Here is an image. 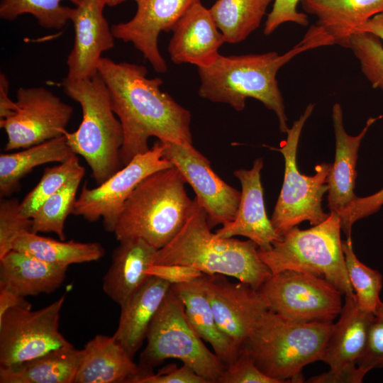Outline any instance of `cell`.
Here are the masks:
<instances>
[{
  "label": "cell",
  "mask_w": 383,
  "mask_h": 383,
  "mask_svg": "<svg viewBox=\"0 0 383 383\" xmlns=\"http://www.w3.org/2000/svg\"><path fill=\"white\" fill-rule=\"evenodd\" d=\"M349 48L372 87L383 91V45L380 39L369 33H356L350 38Z\"/></svg>",
  "instance_id": "cell-36"
},
{
  "label": "cell",
  "mask_w": 383,
  "mask_h": 383,
  "mask_svg": "<svg viewBox=\"0 0 383 383\" xmlns=\"http://www.w3.org/2000/svg\"><path fill=\"white\" fill-rule=\"evenodd\" d=\"M65 93L78 102L82 120L77 131L65 133L68 145L89 166L97 184L121 169L120 152L123 143L121 123L113 112L108 88L99 76L62 82Z\"/></svg>",
  "instance_id": "cell-6"
},
{
  "label": "cell",
  "mask_w": 383,
  "mask_h": 383,
  "mask_svg": "<svg viewBox=\"0 0 383 383\" xmlns=\"http://www.w3.org/2000/svg\"><path fill=\"white\" fill-rule=\"evenodd\" d=\"M106 4L102 0H82L75 8L70 21L74 30V42L67 57V78L89 79L98 74L101 54L114 46V36L104 16Z\"/></svg>",
  "instance_id": "cell-17"
},
{
  "label": "cell",
  "mask_w": 383,
  "mask_h": 383,
  "mask_svg": "<svg viewBox=\"0 0 383 383\" xmlns=\"http://www.w3.org/2000/svg\"><path fill=\"white\" fill-rule=\"evenodd\" d=\"M383 205V188L365 197H357L342 213L338 214L341 230L347 238L351 236L352 226L361 218L377 212Z\"/></svg>",
  "instance_id": "cell-41"
},
{
  "label": "cell",
  "mask_w": 383,
  "mask_h": 383,
  "mask_svg": "<svg viewBox=\"0 0 383 383\" xmlns=\"http://www.w3.org/2000/svg\"><path fill=\"white\" fill-rule=\"evenodd\" d=\"M382 116L370 117L357 135H349L343 126L341 105L335 103L332 109V120L335 139V155L326 179L328 207L331 212L340 214L357 198L354 193L357 177L356 165L360 143L370 128Z\"/></svg>",
  "instance_id": "cell-20"
},
{
  "label": "cell",
  "mask_w": 383,
  "mask_h": 383,
  "mask_svg": "<svg viewBox=\"0 0 383 383\" xmlns=\"http://www.w3.org/2000/svg\"><path fill=\"white\" fill-rule=\"evenodd\" d=\"M342 248L357 304L361 309L374 313L382 302L379 295L383 285L382 275L358 260L353 250L351 236L342 240Z\"/></svg>",
  "instance_id": "cell-33"
},
{
  "label": "cell",
  "mask_w": 383,
  "mask_h": 383,
  "mask_svg": "<svg viewBox=\"0 0 383 383\" xmlns=\"http://www.w3.org/2000/svg\"><path fill=\"white\" fill-rule=\"evenodd\" d=\"M262 158H257L251 169H238L233 174L241 184V196L235 218L216 230L221 238L244 236L257 244L259 250H268L281 238L268 218L261 183Z\"/></svg>",
  "instance_id": "cell-18"
},
{
  "label": "cell",
  "mask_w": 383,
  "mask_h": 383,
  "mask_svg": "<svg viewBox=\"0 0 383 383\" xmlns=\"http://www.w3.org/2000/svg\"><path fill=\"white\" fill-rule=\"evenodd\" d=\"M30 304L25 300L12 292L0 288V317L9 309L19 305Z\"/></svg>",
  "instance_id": "cell-46"
},
{
  "label": "cell",
  "mask_w": 383,
  "mask_h": 383,
  "mask_svg": "<svg viewBox=\"0 0 383 383\" xmlns=\"http://www.w3.org/2000/svg\"><path fill=\"white\" fill-rule=\"evenodd\" d=\"M274 0H217L209 9L225 43H239L256 30Z\"/></svg>",
  "instance_id": "cell-31"
},
{
  "label": "cell",
  "mask_w": 383,
  "mask_h": 383,
  "mask_svg": "<svg viewBox=\"0 0 383 383\" xmlns=\"http://www.w3.org/2000/svg\"><path fill=\"white\" fill-rule=\"evenodd\" d=\"M303 10L317 18L316 25L335 45L349 48L351 36L373 16L383 12V0H301Z\"/></svg>",
  "instance_id": "cell-27"
},
{
  "label": "cell",
  "mask_w": 383,
  "mask_h": 383,
  "mask_svg": "<svg viewBox=\"0 0 383 383\" xmlns=\"http://www.w3.org/2000/svg\"><path fill=\"white\" fill-rule=\"evenodd\" d=\"M357 366L367 373L383 368V302L374 312L365 349L357 360Z\"/></svg>",
  "instance_id": "cell-39"
},
{
  "label": "cell",
  "mask_w": 383,
  "mask_h": 383,
  "mask_svg": "<svg viewBox=\"0 0 383 383\" xmlns=\"http://www.w3.org/2000/svg\"><path fill=\"white\" fill-rule=\"evenodd\" d=\"M171 289L182 302L186 316L197 335L211 345L226 367L233 362L240 348L217 324L208 296L204 274L194 281L171 285Z\"/></svg>",
  "instance_id": "cell-26"
},
{
  "label": "cell",
  "mask_w": 383,
  "mask_h": 383,
  "mask_svg": "<svg viewBox=\"0 0 383 383\" xmlns=\"http://www.w3.org/2000/svg\"><path fill=\"white\" fill-rule=\"evenodd\" d=\"M366 372L358 367L354 370L332 371L310 377L306 382L310 383H361Z\"/></svg>",
  "instance_id": "cell-44"
},
{
  "label": "cell",
  "mask_w": 383,
  "mask_h": 383,
  "mask_svg": "<svg viewBox=\"0 0 383 383\" xmlns=\"http://www.w3.org/2000/svg\"><path fill=\"white\" fill-rule=\"evenodd\" d=\"M333 322H296L270 311L259 319L240 349L279 382H304L302 370L322 360Z\"/></svg>",
  "instance_id": "cell-5"
},
{
  "label": "cell",
  "mask_w": 383,
  "mask_h": 383,
  "mask_svg": "<svg viewBox=\"0 0 383 383\" xmlns=\"http://www.w3.org/2000/svg\"><path fill=\"white\" fill-rule=\"evenodd\" d=\"M74 152L65 135L0 155V194L9 196L20 189V181L33 169L50 162H62Z\"/></svg>",
  "instance_id": "cell-29"
},
{
  "label": "cell",
  "mask_w": 383,
  "mask_h": 383,
  "mask_svg": "<svg viewBox=\"0 0 383 383\" xmlns=\"http://www.w3.org/2000/svg\"><path fill=\"white\" fill-rule=\"evenodd\" d=\"M309 104L300 117L288 129L287 139L280 143V152L284 159V176L279 196L271 218L278 235H282L303 221L311 226L325 221L329 213L323 211L321 202L328 192L326 179L331 163L323 162L316 166L313 175L301 174L297 167V148L303 127L314 109Z\"/></svg>",
  "instance_id": "cell-9"
},
{
  "label": "cell",
  "mask_w": 383,
  "mask_h": 383,
  "mask_svg": "<svg viewBox=\"0 0 383 383\" xmlns=\"http://www.w3.org/2000/svg\"><path fill=\"white\" fill-rule=\"evenodd\" d=\"M211 306L221 331L240 348L268 311L258 289L240 282H232L223 274H205Z\"/></svg>",
  "instance_id": "cell-15"
},
{
  "label": "cell",
  "mask_w": 383,
  "mask_h": 383,
  "mask_svg": "<svg viewBox=\"0 0 383 383\" xmlns=\"http://www.w3.org/2000/svg\"><path fill=\"white\" fill-rule=\"evenodd\" d=\"M338 215L331 212L323 222L306 230L297 226L273 243L260 257L272 274L284 270L304 272L327 279L344 296L355 294L348 274L340 239Z\"/></svg>",
  "instance_id": "cell-7"
},
{
  "label": "cell",
  "mask_w": 383,
  "mask_h": 383,
  "mask_svg": "<svg viewBox=\"0 0 383 383\" xmlns=\"http://www.w3.org/2000/svg\"><path fill=\"white\" fill-rule=\"evenodd\" d=\"M333 45L332 37L313 24L297 44L282 55L275 51L230 56L219 54L212 65L198 68L199 95L213 102L227 104L237 111L244 109L248 98L255 99L275 113L280 131L287 133V116L277 80L279 70L303 52Z\"/></svg>",
  "instance_id": "cell-2"
},
{
  "label": "cell",
  "mask_w": 383,
  "mask_h": 383,
  "mask_svg": "<svg viewBox=\"0 0 383 383\" xmlns=\"http://www.w3.org/2000/svg\"><path fill=\"white\" fill-rule=\"evenodd\" d=\"M131 383H209L199 375L194 370L183 364L177 367L176 364L165 366L157 373L152 372L137 375Z\"/></svg>",
  "instance_id": "cell-42"
},
{
  "label": "cell",
  "mask_w": 383,
  "mask_h": 383,
  "mask_svg": "<svg viewBox=\"0 0 383 383\" xmlns=\"http://www.w3.org/2000/svg\"><path fill=\"white\" fill-rule=\"evenodd\" d=\"M163 150V143L158 140L97 187L89 188L84 184L72 213L89 222L101 218L104 228L113 233L125 203L137 185L153 172L173 166Z\"/></svg>",
  "instance_id": "cell-12"
},
{
  "label": "cell",
  "mask_w": 383,
  "mask_h": 383,
  "mask_svg": "<svg viewBox=\"0 0 383 383\" xmlns=\"http://www.w3.org/2000/svg\"><path fill=\"white\" fill-rule=\"evenodd\" d=\"M374 313L361 309L355 294L345 296L340 318L333 324L321 361L332 371L357 367L367 344Z\"/></svg>",
  "instance_id": "cell-21"
},
{
  "label": "cell",
  "mask_w": 383,
  "mask_h": 383,
  "mask_svg": "<svg viewBox=\"0 0 383 383\" xmlns=\"http://www.w3.org/2000/svg\"><path fill=\"white\" fill-rule=\"evenodd\" d=\"M360 32L369 33L383 40V12L371 18L359 27L355 33Z\"/></svg>",
  "instance_id": "cell-47"
},
{
  "label": "cell",
  "mask_w": 383,
  "mask_h": 383,
  "mask_svg": "<svg viewBox=\"0 0 383 383\" xmlns=\"http://www.w3.org/2000/svg\"><path fill=\"white\" fill-rule=\"evenodd\" d=\"M147 344L140 355L139 375L167 359H178L209 383H218L226 365L203 343L191 326L181 300L171 287L153 317Z\"/></svg>",
  "instance_id": "cell-8"
},
{
  "label": "cell",
  "mask_w": 383,
  "mask_h": 383,
  "mask_svg": "<svg viewBox=\"0 0 383 383\" xmlns=\"http://www.w3.org/2000/svg\"><path fill=\"white\" fill-rule=\"evenodd\" d=\"M218 383H279L262 372L250 355L240 349L238 357L227 366Z\"/></svg>",
  "instance_id": "cell-38"
},
{
  "label": "cell",
  "mask_w": 383,
  "mask_h": 383,
  "mask_svg": "<svg viewBox=\"0 0 383 383\" xmlns=\"http://www.w3.org/2000/svg\"><path fill=\"white\" fill-rule=\"evenodd\" d=\"M268 310L296 322H333L343 294L323 277L296 271L272 274L258 289Z\"/></svg>",
  "instance_id": "cell-10"
},
{
  "label": "cell",
  "mask_w": 383,
  "mask_h": 383,
  "mask_svg": "<svg viewBox=\"0 0 383 383\" xmlns=\"http://www.w3.org/2000/svg\"><path fill=\"white\" fill-rule=\"evenodd\" d=\"M83 168L76 154L58 165L46 168L36 186L20 202L21 213L31 218L47 199Z\"/></svg>",
  "instance_id": "cell-35"
},
{
  "label": "cell",
  "mask_w": 383,
  "mask_h": 383,
  "mask_svg": "<svg viewBox=\"0 0 383 383\" xmlns=\"http://www.w3.org/2000/svg\"><path fill=\"white\" fill-rule=\"evenodd\" d=\"M211 230L206 211L195 196L190 216L174 238L157 250L154 264L194 267L205 274L235 278L255 289L271 277L255 243L221 238Z\"/></svg>",
  "instance_id": "cell-3"
},
{
  "label": "cell",
  "mask_w": 383,
  "mask_h": 383,
  "mask_svg": "<svg viewBox=\"0 0 383 383\" xmlns=\"http://www.w3.org/2000/svg\"><path fill=\"white\" fill-rule=\"evenodd\" d=\"M168 45L171 60L199 67L212 65L225 43L209 9L201 2L192 6L175 23Z\"/></svg>",
  "instance_id": "cell-19"
},
{
  "label": "cell",
  "mask_w": 383,
  "mask_h": 383,
  "mask_svg": "<svg viewBox=\"0 0 383 383\" xmlns=\"http://www.w3.org/2000/svg\"><path fill=\"white\" fill-rule=\"evenodd\" d=\"M137 5L134 16L127 22L111 26L115 38L131 43L139 50L155 72L167 70L158 48L160 33L170 32L177 20L201 0H133Z\"/></svg>",
  "instance_id": "cell-16"
},
{
  "label": "cell",
  "mask_w": 383,
  "mask_h": 383,
  "mask_svg": "<svg viewBox=\"0 0 383 383\" xmlns=\"http://www.w3.org/2000/svg\"><path fill=\"white\" fill-rule=\"evenodd\" d=\"M13 250L67 267L72 264L97 261L105 254L99 243L57 240L31 231L21 234L13 242Z\"/></svg>",
  "instance_id": "cell-30"
},
{
  "label": "cell",
  "mask_w": 383,
  "mask_h": 383,
  "mask_svg": "<svg viewBox=\"0 0 383 383\" xmlns=\"http://www.w3.org/2000/svg\"><path fill=\"white\" fill-rule=\"evenodd\" d=\"M32 220L24 216L16 198L0 201V259L13 250V243L23 233L31 231Z\"/></svg>",
  "instance_id": "cell-37"
},
{
  "label": "cell",
  "mask_w": 383,
  "mask_h": 383,
  "mask_svg": "<svg viewBox=\"0 0 383 383\" xmlns=\"http://www.w3.org/2000/svg\"><path fill=\"white\" fill-rule=\"evenodd\" d=\"M9 82L4 73L0 74V120L13 116L17 111L16 102L9 95Z\"/></svg>",
  "instance_id": "cell-45"
},
{
  "label": "cell",
  "mask_w": 383,
  "mask_h": 383,
  "mask_svg": "<svg viewBox=\"0 0 383 383\" xmlns=\"http://www.w3.org/2000/svg\"><path fill=\"white\" fill-rule=\"evenodd\" d=\"M170 287L169 282L150 276L121 306L118 325L113 336L133 359L146 339L150 323Z\"/></svg>",
  "instance_id": "cell-25"
},
{
  "label": "cell",
  "mask_w": 383,
  "mask_h": 383,
  "mask_svg": "<svg viewBox=\"0 0 383 383\" xmlns=\"http://www.w3.org/2000/svg\"><path fill=\"white\" fill-rule=\"evenodd\" d=\"M98 74L108 88L112 109L122 126V166L150 149V137L161 142L192 144L190 111L161 90L160 78H148L145 66L101 57Z\"/></svg>",
  "instance_id": "cell-1"
},
{
  "label": "cell",
  "mask_w": 383,
  "mask_h": 383,
  "mask_svg": "<svg viewBox=\"0 0 383 383\" xmlns=\"http://www.w3.org/2000/svg\"><path fill=\"white\" fill-rule=\"evenodd\" d=\"M82 350L74 383H131L140 374L138 365L113 335H96Z\"/></svg>",
  "instance_id": "cell-24"
},
{
  "label": "cell",
  "mask_w": 383,
  "mask_h": 383,
  "mask_svg": "<svg viewBox=\"0 0 383 383\" xmlns=\"http://www.w3.org/2000/svg\"><path fill=\"white\" fill-rule=\"evenodd\" d=\"M147 274L162 279L171 285L189 282L204 275L194 267L177 264H153L148 268Z\"/></svg>",
  "instance_id": "cell-43"
},
{
  "label": "cell",
  "mask_w": 383,
  "mask_h": 383,
  "mask_svg": "<svg viewBox=\"0 0 383 383\" xmlns=\"http://www.w3.org/2000/svg\"><path fill=\"white\" fill-rule=\"evenodd\" d=\"M65 294L39 310L19 305L0 317V367H11L51 350L72 346L59 331Z\"/></svg>",
  "instance_id": "cell-11"
},
{
  "label": "cell",
  "mask_w": 383,
  "mask_h": 383,
  "mask_svg": "<svg viewBox=\"0 0 383 383\" xmlns=\"http://www.w3.org/2000/svg\"><path fill=\"white\" fill-rule=\"evenodd\" d=\"M84 172V168L79 171L40 205L31 218V232L54 233L65 240V223L68 215L72 213Z\"/></svg>",
  "instance_id": "cell-32"
},
{
  "label": "cell",
  "mask_w": 383,
  "mask_h": 383,
  "mask_svg": "<svg viewBox=\"0 0 383 383\" xmlns=\"http://www.w3.org/2000/svg\"><path fill=\"white\" fill-rule=\"evenodd\" d=\"M64 0H1L0 17L13 21L23 14H30L40 26L49 29H61L69 21L73 8L62 5ZM75 6L82 0H67Z\"/></svg>",
  "instance_id": "cell-34"
},
{
  "label": "cell",
  "mask_w": 383,
  "mask_h": 383,
  "mask_svg": "<svg viewBox=\"0 0 383 383\" xmlns=\"http://www.w3.org/2000/svg\"><path fill=\"white\" fill-rule=\"evenodd\" d=\"M83 350L73 345L21 363L0 367L1 383H74Z\"/></svg>",
  "instance_id": "cell-28"
},
{
  "label": "cell",
  "mask_w": 383,
  "mask_h": 383,
  "mask_svg": "<svg viewBox=\"0 0 383 383\" xmlns=\"http://www.w3.org/2000/svg\"><path fill=\"white\" fill-rule=\"evenodd\" d=\"M185 183L174 166L143 179L118 218L113 231L117 240L141 238L157 250L170 243L193 210Z\"/></svg>",
  "instance_id": "cell-4"
},
{
  "label": "cell",
  "mask_w": 383,
  "mask_h": 383,
  "mask_svg": "<svg viewBox=\"0 0 383 383\" xmlns=\"http://www.w3.org/2000/svg\"><path fill=\"white\" fill-rule=\"evenodd\" d=\"M301 0H274L271 11L267 15L263 33L269 35L282 24L294 23L301 26L309 23L306 13L297 11V5Z\"/></svg>",
  "instance_id": "cell-40"
},
{
  "label": "cell",
  "mask_w": 383,
  "mask_h": 383,
  "mask_svg": "<svg viewBox=\"0 0 383 383\" xmlns=\"http://www.w3.org/2000/svg\"><path fill=\"white\" fill-rule=\"evenodd\" d=\"M162 143L164 157L179 171L204 207L209 227L212 229L233 221L241 192L221 179L212 170L209 160L192 144Z\"/></svg>",
  "instance_id": "cell-14"
},
{
  "label": "cell",
  "mask_w": 383,
  "mask_h": 383,
  "mask_svg": "<svg viewBox=\"0 0 383 383\" xmlns=\"http://www.w3.org/2000/svg\"><path fill=\"white\" fill-rule=\"evenodd\" d=\"M157 249L141 238L120 241L113 252L111 265L103 278V290L120 306L148 280Z\"/></svg>",
  "instance_id": "cell-22"
},
{
  "label": "cell",
  "mask_w": 383,
  "mask_h": 383,
  "mask_svg": "<svg viewBox=\"0 0 383 383\" xmlns=\"http://www.w3.org/2000/svg\"><path fill=\"white\" fill-rule=\"evenodd\" d=\"M17 111L0 127L7 135L5 150L26 148L64 135L73 108L44 87H20Z\"/></svg>",
  "instance_id": "cell-13"
},
{
  "label": "cell",
  "mask_w": 383,
  "mask_h": 383,
  "mask_svg": "<svg viewBox=\"0 0 383 383\" xmlns=\"http://www.w3.org/2000/svg\"><path fill=\"white\" fill-rule=\"evenodd\" d=\"M109 6H117L126 0H102Z\"/></svg>",
  "instance_id": "cell-48"
},
{
  "label": "cell",
  "mask_w": 383,
  "mask_h": 383,
  "mask_svg": "<svg viewBox=\"0 0 383 383\" xmlns=\"http://www.w3.org/2000/svg\"><path fill=\"white\" fill-rule=\"evenodd\" d=\"M67 267L12 250L0 259V288L25 298L50 294L64 282Z\"/></svg>",
  "instance_id": "cell-23"
}]
</instances>
